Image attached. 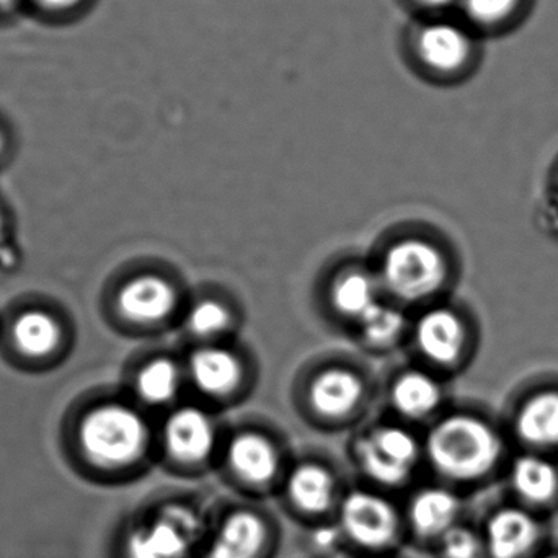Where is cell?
Listing matches in <instances>:
<instances>
[{
    "label": "cell",
    "instance_id": "4316f807",
    "mask_svg": "<svg viewBox=\"0 0 558 558\" xmlns=\"http://www.w3.org/2000/svg\"><path fill=\"white\" fill-rule=\"evenodd\" d=\"M190 328L198 335H215L229 324V312L215 301H203L193 308L189 318Z\"/></svg>",
    "mask_w": 558,
    "mask_h": 558
},
{
    "label": "cell",
    "instance_id": "e0dca14e",
    "mask_svg": "<svg viewBox=\"0 0 558 558\" xmlns=\"http://www.w3.org/2000/svg\"><path fill=\"white\" fill-rule=\"evenodd\" d=\"M190 373L202 392L209 396H226L241 383L242 367L238 357L229 351L206 348L193 354Z\"/></svg>",
    "mask_w": 558,
    "mask_h": 558
},
{
    "label": "cell",
    "instance_id": "d6986e66",
    "mask_svg": "<svg viewBox=\"0 0 558 558\" xmlns=\"http://www.w3.org/2000/svg\"><path fill=\"white\" fill-rule=\"evenodd\" d=\"M526 5L527 0H461L458 16L484 38L517 25Z\"/></svg>",
    "mask_w": 558,
    "mask_h": 558
},
{
    "label": "cell",
    "instance_id": "7a4b0ae2",
    "mask_svg": "<svg viewBox=\"0 0 558 558\" xmlns=\"http://www.w3.org/2000/svg\"><path fill=\"white\" fill-rule=\"evenodd\" d=\"M501 451L498 433L472 415L448 416L426 439V454L435 471L456 482L485 477L500 461Z\"/></svg>",
    "mask_w": 558,
    "mask_h": 558
},
{
    "label": "cell",
    "instance_id": "277c9868",
    "mask_svg": "<svg viewBox=\"0 0 558 558\" xmlns=\"http://www.w3.org/2000/svg\"><path fill=\"white\" fill-rule=\"evenodd\" d=\"M202 533V521L185 505H167L153 520L134 527L126 558H189Z\"/></svg>",
    "mask_w": 558,
    "mask_h": 558
},
{
    "label": "cell",
    "instance_id": "d4e9b609",
    "mask_svg": "<svg viewBox=\"0 0 558 558\" xmlns=\"http://www.w3.org/2000/svg\"><path fill=\"white\" fill-rule=\"evenodd\" d=\"M179 369L169 360L147 364L137 377V392L146 402L160 405L173 399L179 390Z\"/></svg>",
    "mask_w": 558,
    "mask_h": 558
},
{
    "label": "cell",
    "instance_id": "484cf974",
    "mask_svg": "<svg viewBox=\"0 0 558 558\" xmlns=\"http://www.w3.org/2000/svg\"><path fill=\"white\" fill-rule=\"evenodd\" d=\"M360 322L367 340L376 344L390 343L403 328L402 314L379 302Z\"/></svg>",
    "mask_w": 558,
    "mask_h": 558
},
{
    "label": "cell",
    "instance_id": "30bf717a",
    "mask_svg": "<svg viewBox=\"0 0 558 558\" xmlns=\"http://www.w3.org/2000/svg\"><path fill=\"white\" fill-rule=\"evenodd\" d=\"M416 341L423 354L438 364H452L465 347V328L461 318L448 308L426 312L416 325Z\"/></svg>",
    "mask_w": 558,
    "mask_h": 558
},
{
    "label": "cell",
    "instance_id": "5b68a950",
    "mask_svg": "<svg viewBox=\"0 0 558 558\" xmlns=\"http://www.w3.org/2000/svg\"><path fill=\"white\" fill-rule=\"evenodd\" d=\"M448 275L445 257L423 241H403L387 252L384 281L405 301H420L438 291Z\"/></svg>",
    "mask_w": 558,
    "mask_h": 558
},
{
    "label": "cell",
    "instance_id": "83f0119b",
    "mask_svg": "<svg viewBox=\"0 0 558 558\" xmlns=\"http://www.w3.org/2000/svg\"><path fill=\"white\" fill-rule=\"evenodd\" d=\"M439 541L442 558H481V539L469 527H451Z\"/></svg>",
    "mask_w": 558,
    "mask_h": 558
},
{
    "label": "cell",
    "instance_id": "44dd1931",
    "mask_svg": "<svg viewBox=\"0 0 558 558\" xmlns=\"http://www.w3.org/2000/svg\"><path fill=\"white\" fill-rule=\"evenodd\" d=\"M511 484L527 504H549L557 495L558 471L553 462L541 456H521L511 469Z\"/></svg>",
    "mask_w": 558,
    "mask_h": 558
},
{
    "label": "cell",
    "instance_id": "52a82bcc",
    "mask_svg": "<svg viewBox=\"0 0 558 558\" xmlns=\"http://www.w3.org/2000/svg\"><path fill=\"white\" fill-rule=\"evenodd\" d=\"M340 526L354 546L379 550L396 543L400 517L396 507L380 495L354 490L341 501Z\"/></svg>",
    "mask_w": 558,
    "mask_h": 558
},
{
    "label": "cell",
    "instance_id": "1f68e13d",
    "mask_svg": "<svg viewBox=\"0 0 558 558\" xmlns=\"http://www.w3.org/2000/svg\"><path fill=\"white\" fill-rule=\"evenodd\" d=\"M3 238H5V226H3L2 218H0V245H2Z\"/></svg>",
    "mask_w": 558,
    "mask_h": 558
},
{
    "label": "cell",
    "instance_id": "4dcf8cb0",
    "mask_svg": "<svg viewBox=\"0 0 558 558\" xmlns=\"http://www.w3.org/2000/svg\"><path fill=\"white\" fill-rule=\"evenodd\" d=\"M9 146V133H7L5 124L0 121V156L7 150Z\"/></svg>",
    "mask_w": 558,
    "mask_h": 558
},
{
    "label": "cell",
    "instance_id": "2e32d148",
    "mask_svg": "<svg viewBox=\"0 0 558 558\" xmlns=\"http://www.w3.org/2000/svg\"><path fill=\"white\" fill-rule=\"evenodd\" d=\"M514 429L521 441L537 449L558 446V390H543L520 407Z\"/></svg>",
    "mask_w": 558,
    "mask_h": 558
},
{
    "label": "cell",
    "instance_id": "9c48e42d",
    "mask_svg": "<svg viewBox=\"0 0 558 558\" xmlns=\"http://www.w3.org/2000/svg\"><path fill=\"white\" fill-rule=\"evenodd\" d=\"M215 442V426L202 410L189 407L167 420V451L180 464H202L211 456Z\"/></svg>",
    "mask_w": 558,
    "mask_h": 558
},
{
    "label": "cell",
    "instance_id": "6da1fadb",
    "mask_svg": "<svg viewBox=\"0 0 558 558\" xmlns=\"http://www.w3.org/2000/svg\"><path fill=\"white\" fill-rule=\"evenodd\" d=\"M400 58L410 74L435 87L464 84L481 62V36L458 15L409 19L400 32Z\"/></svg>",
    "mask_w": 558,
    "mask_h": 558
},
{
    "label": "cell",
    "instance_id": "5bb4252c",
    "mask_svg": "<svg viewBox=\"0 0 558 558\" xmlns=\"http://www.w3.org/2000/svg\"><path fill=\"white\" fill-rule=\"evenodd\" d=\"M459 508L458 497L446 488H423L410 500L409 521L422 539H441L456 526Z\"/></svg>",
    "mask_w": 558,
    "mask_h": 558
},
{
    "label": "cell",
    "instance_id": "ffe728a7",
    "mask_svg": "<svg viewBox=\"0 0 558 558\" xmlns=\"http://www.w3.org/2000/svg\"><path fill=\"white\" fill-rule=\"evenodd\" d=\"M12 337L20 353L28 357H46L58 350L62 330L51 314L35 308L16 317L13 322Z\"/></svg>",
    "mask_w": 558,
    "mask_h": 558
},
{
    "label": "cell",
    "instance_id": "ac0fdd59",
    "mask_svg": "<svg viewBox=\"0 0 558 558\" xmlns=\"http://www.w3.org/2000/svg\"><path fill=\"white\" fill-rule=\"evenodd\" d=\"M363 386L350 371L331 369L318 376L311 387V402L325 416H343L361 400Z\"/></svg>",
    "mask_w": 558,
    "mask_h": 558
},
{
    "label": "cell",
    "instance_id": "ba28073f",
    "mask_svg": "<svg viewBox=\"0 0 558 558\" xmlns=\"http://www.w3.org/2000/svg\"><path fill=\"white\" fill-rule=\"evenodd\" d=\"M270 539L267 520L254 510H235L219 524L208 558H260Z\"/></svg>",
    "mask_w": 558,
    "mask_h": 558
},
{
    "label": "cell",
    "instance_id": "8992f818",
    "mask_svg": "<svg viewBox=\"0 0 558 558\" xmlns=\"http://www.w3.org/2000/svg\"><path fill=\"white\" fill-rule=\"evenodd\" d=\"M360 468L371 481L397 487L409 481L420 458V446L405 429L379 428L357 441Z\"/></svg>",
    "mask_w": 558,
    "mask_h": 558
},
{
    "label": "cell",
    "instance_id": "3957f363",
    "mask_svg": "<svg viewBox=\"0 0 558 558\" xmlns=\"http://www.w3.org/2000/svg\"><path fill=\"white\" fill-rule=\"evenodd\" d=\"M149 433L140 413L130 407L108 403L82 420L78 442L85 458L101 469H124L141 461Z\"/></svg>",
    "mask_w": 558,
    "mask_h": 558
},
{
    "label": "cell",
    "instance_id": "7402d4cb",
    "mask_svg": "<svg viewBox=\"0 0 558 558\" xmlns=\"http://www.w3.org/2000/svg\"><path fill=\"white\" fill-rule=\"evenodd\" d=\"M393 405L403 415L412 418L432 413L441 402V389L432 376L418 371L403 374L392 390Z\"/></svg>",
    "mask_w": 558,
    "mask_h": 558
},
{
    "label": "cell",
    "instance_id": "8fae6325",
    "mask_svg": "<svg viewBox=\"0 0 558 558\" xmlns=\"http://www.w3.org/2000/svg\"><path fill=\"white\" fill-rule=\"evenodd\" d=\"M175 289L159 277H140L123 286L118 308L128 320L149 324L162 320L175 307Z\"/></svg>",
    "mask_w": 558,
    "mask_h": 558
},
{
    "label": "cell",
    "instance_id": "7c38bea8",
    "mask_svg": "<svg viewBox=\"0 0 558 558\" xmlns=\"http://www.w3.org/2000/svg\"><path fill=\"white\" fill-rule=\"evenodd\" d=\"M539 539V524L526 511L504 508L488 520L487 549L492 558H521Z\"/></svg>",
    "mask_w": 558,
    "mask_h": 558
},
{
    "label": "cell",
    "instance_id": "d6a6232c",
    "mask_svg": "<svg viewBox=\"0 0 558 558\" xmlns=\"http://www.w3.org/2000/svg\"><path fill=\"white\" fill-rule=\"evenodd\" d=\"M546 558H558V556H549V557H546Z\"/></svg>",
    "mask_w": 558,
    "mask_h": 558
},
{
    "label": "cell",
    "instance_id": "4fadbf2b",
    "mask_svg": "<svg viewBox=\"0 0 558 558\" xmlns=\"http://www.w3.org/2000/svg\"><path fill=\"white\" fill-rule=\"evenodd\" d=\"M228 459L232 472L242 482L255 487L270 484L279 472L277 448L255 433L235 436L229 446Z\"/></svg>",
    "mask_w": 558,
    "mask_h": 558
},
{
    "label": "cell",
    "instance_id": "603a6c76",
    "mask_svg": "<svg viewBox=\"0 0 558 558\" xmlns=\"http://www.w3.org/2000/svg\"><path fill=\"white\" fill-rule=\"evenodd\" d=\"M23 13L43 25L69 26L84 20L98 0H22Z\"/></svg>",
    "mask_w": 558,
    "mask_h": 558
},
{
    "label": "cell",
    "instance_id": "cb8c5ba5",
    "mask_svg": "<svg viewBox=\"0 0 558 558\" xmlns=\"http://www.w3.org/2000/svg\"><path fill=\"white\" fill-rule=\"evenodd\" d=\"M335 307L348 317L363 318L376 301L373 281L363 274H348L333 288Z\"/></svg>",
    "mask_w": 558,
    "mask_h": 558
},
{
    "label": "cell",
    "instance_id": "f546056e",
    "mask_svg": "<svg viewBox=\"0 0 558 558\" xmlns=\"http://www.w3.org/2000/svg\"><path fill=\"white\" fill-rule=\"evenodd\" d=\"M23 13L22 0H0V22Z\"/></svg>",
    "mask_w": 558,
    "mask_h": 558
},
{
    "label": "cell",
    "instance_id": "f1b7e54d",
    "mask_svg": "<svg viewBox=\"0 0 558 558\" xmlns=\"http://www.w3.org/2000/svg\"><path fill=\"white\" fill-rule=\"evenodd\" d=\"M461 0H397L409 19H436L458 15Z\"/></svg>",
    "mask_w": 558,
    "mask_h": 558
},
{
    "label": "cell",
    "instance_id": "9a60e30c",
    "mask_svg": "<svg viewBox=\"0 0 558 558\" xmlns=\"http://www.w3.org/2000/svg\"><path fill=\"white\" fill-rule=\"evenodd\" d=\"M335 478L324 465L305 462L298 465L286 484V494L295 510L308 517H320L335 500Z\"/></svg>",
    "mask_w": 558,
    "mask_h": 558
}]
</instances>
